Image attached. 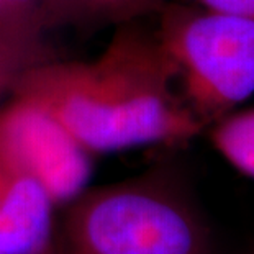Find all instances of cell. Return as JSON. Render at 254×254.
Here are the masks:
<instances>
[{
	"instance_id": "6da1fadb",
	"label": "cell",
	"mask_w": 254,
	"mask_h": 254,
	"mask_svg": "<svg viewBox=\"0 0 254 254\" xmlns=\"http://www.w3.org/2000/svg\"><path fill=\"white\" fill-rule=\"evenodd\" d=\"M50 112L90 154L186 143L203 131L156 33L129 23L89 61H41L13 94Z\"/></svg>"
},
{
	"instance_id": "7a4b0ae2",
	"label": "cell",
	"mask_w": 254,
	"mask_h": 254,
	"mask_svg": "<svg viewBox=\"0 0 254 254\" xmlns=\"http://www.w3.org/2000/svg\"><path fill=\"white\" fill-rule=\"evenodd\" d=\"M63 208L58 254H210L208 228L161 174L87 186Z\"/></svg>"
},
{
	"instance_id": "3957f363",
	"label": "cell",
	"mask_w": 254,
	"mask_h": 254,
	"mask_svg": "<svg viewBox=\"0 0 254 254\" xmlns=\"http://www.w3.org/2000/svg\"><path fill=\"white\" fill-rule=\"evenodd\" d=\"M156 36L190 110L212 127L254 94V18L167 2Z\"/></svg>"
},
{
	"instance_id": "277c9868",
	"label": "cell",
	"mask_w": 254,
	"mask_h": 254,
	"mask_svg": "<svg viewBox=\"0 0 254 254\" xmlns=\"http://www.w3.org/2000/svg\"><path fill=\"white\" fill-rule=\"evenodd\" d=\"M0 151L43 182L58 208L89 186L94 154L50 112L12 95L0 105Z\"/></svg>"
},
{
	"instance_id": "5b68a950",
	"label": "cell",
	"mask_w": 254,
	"mask_h": 254,
	"mask_svg": "<svg viewBox=\"0 0 254 254\" xmlns=\"http://www.w3.org/2000/svg\"><path fill=\"white\" fill-rule=\"evenodd\" d=\"M56 210L43 182L0 151V254H40L51 248Z\"/></svg>"
},
{
	"instance_id": "8992f818",
	"label": "cell",
	"mask_w": 254,
	"mask_h": 254,
	"mask_svg": "<svg viewBox=\"0 0 254 254\" xmlns=\"http://www.w3.org/2000/svg\"><path fill=\"white\" fill-rule=\"evenodd\" d=\"M41 33L33 20L0 17V105L12 97L21 75L45 61Z\"/></svg>"
},
{
	"instance_id": "52a82bcc",
	"label": "cell",
	"mask_w": 254,
	"mask_h": 254,
	"mask_svg": "<svg viewBox=\"0 0 254 254\" xmlns=\"http://www.w3.org/2000/svg\"><path fill=\"white\" fill-rule=\"evenodd\" d=\"M218 153L243 174L254 177V109L231 112L210 128Z\"/></svg>"
},
{
	"instance_id": "ba28073f",
	"label": "cell",
	"mask_w": 254,
	"mask_h": 254,
	"mask_svg": "<svg viewBox=\"0 0 254 254\" xmlns=\"http://www.w3.org/2000/svg\"><path fill=\"white\" fill-rule=\"evenodd\" d=\"M117 10L118 0H40L36 18L41 30L117 23Z\"/></svg>"
},
{
	"instance_id": "9c48e42d",
	"label": "cell",
	"mask_w": 254,
	"mask_h": 254,
	"mask_svg": "<svg viewBox=\"0 0 254 254\" xmlns=\"http://www.w3.org/2000/svg\"><path fill=\"white\" fill-rule=\"evenodd\" d=\"M167 0H118L117 25L129 23L146 13L159 12Z\"/></svg>"
},
{
	"instance_id": "30bf717a",
	"label": "cell",
	"mask_w": 254,
	"mask_h": 254,
	"mask_svg": "<svg viewBox=\"0 0 254 254\" xmlns=\"http://www.w3.org/2000/svg\"><path fill=\"white\" fill-rule=\"evenodd\" d=\"M190 2L213 12L254 18V0H190Z\"/></svg>"
},
{
	"instance_id": "8fae6325",
	"label": "cell",
	"mask_w": 254,
	"mask_h": 254,
	"mask_svg": "<svg viewBox=\"0 0 254 254\" xmlns=\"http://www.w3.org/2000/svg\"><path fill=\"white\" fill-rule=\"evenodd\" d=\"M38 7L40 0H0V17L33 20L38 23Z\"/></svg>"
},
{
	"instance_id": "7c38bea8",
	"label": "cell",
	"mask_w": 254,
	"mask_h": 254,
	"mask_svg": "<svg viewBox=\"0 0 254 254\" xmlns=\"http://www.w3.org/2000/svg\"><path fill=\"white\" fill-rule=\"evenodd\" d=\"M40 254H58V251H56V241H55V245H53L51 248H48L46 251H43Z\"/></svg>"
}]
</instances>
